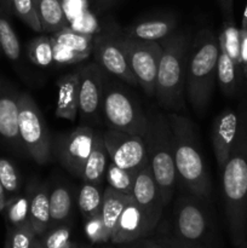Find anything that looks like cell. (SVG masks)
Here are the masks:
<instances>
[{
  "label": "cell",
  "instance_id": "obj_1",
  "mask_svg": "<svg viewBox=\"0 0 247 248\" xmlns=\"http://www.w3.org/2000/svg\"><path fill=\"white\" fill-rule=\"evenodd\" d=\"M222 194L230 236L235 246L245 240L247 227V111L239 116L232 153L220 171Z\"/></svg>",
  "mask_w": 247,
  "mask_h": 248
},
{
  "label": "cell",
  "instance_id": "obj_2",
  "mask_svg": "<svg viewBox=\"0 0 247 248\" xmlns=\"http://www.w3.org/2000/svg\"><path fill=\"white\" fill-rule=\"evenodd\" d=\"M173 140V156L177 181L193 195L208 200L212 182L198 143L194 124L178 113L167 114Z\"/></svg>",
  "mask_w": 247,
  "mask_h": 248
},
{
  "label": "cell",
  "instance_id": "obj_3",
  "mask_svg": "<svg viewBox=\"0 0 247 248\" xmlns=\"http://www.w3.org/2000/svg\"><path fill=\"white\" fill-rule=\"evenodd\" d=\"M219 56L218 36L208 28L199 31L190 44L186 62V96L198 115H202L212 98Z\"/></svg>",
  "mask_w": 247,
  "mask_h": 248
},
{
  "label": "cell",
  "instance_id": "obj_4",
  "mask_svg": "<svg viewBox=\"0 0 247 248\" xmlns=\"http://www.w3.org/2000/svg\"><path fill=\"white\" fill-rule=\"evenodd\" d=\"M162 47L156 75L155 97L162 108L173 113L185 110V75L189 35L185 31H174L160 40Z\"/></svg>",
  "mask_w": 247,
  "mask_h": 248
},
{
  "label": "cell",
  "instance_id": "obj_5",
  "mask_svg": "<svg viewBox=\"0 0 247 248\" xmlns=\"http://www.w3.org/2000/svg\"><path fill=\"white\" fill-rule=\"evenodd\" d=\"M148 162L157 186L164 207L172 201L177 183V171L173 156V140L169 118L155 111L148 115V127L144 135Z\"/></svg>",
  "mask_w": 247,
  "mask_h": 248
},
{
  "label": "cell",
  "instance_id": "obj_6",
  "mask_svg": "<svg viewBox=\"0 0 247 248\" xmlns=\"http://www.w3.org/2000/svg\"><path fill=\"white\" fill-rule=\"evenodd\" d=\"M18 131L26 153L39 165L50 161L52 142L47 124L33 97L21 92L18 98Z\"/></svg>",
  "mask_w": 247,
  "mask_h": 248
},
{
  "label": "cell",
  "instance_id": "obj_7",
  "mask_svg": "<svg viewBox=\"0 0 247 248\" xmlns=\"http://www.w3.org/2000/svg\"><path fill=\"white\" fill-rule=\"evenodd\" d=\"M102 113L109 128L144 137L148 115L132 97L116 84L104 86Z\"/></svg>",
  "mask_w": 247,
  "mask_h": 248
},
{
  "label": "cell",
  "instance_id": "obj_8",
  "mask_svg": "<svg viewBox=\"0 0 247 248\" xmlns=\"http://www.w3.org/2000/svg\"><path fill=\"white\" fill-rule=\"evenodd\" d=\"M202 200L193 194L183 195L176 201L173 210V236L200 247L211 235V217Z\"/></svg>",
  "mask_w": 247,
  "mask_h": 248
},
{
  "label": "cell",
  "instance_id": "obj_9",
  "mask_svg": "<svg viewBox=\"0 0 247 248\" xmlns=\"http://www.w3.org/2000/svg\"><path fill=\"white\" fill-rule=\"evenodd\" d=\"M128 65L138 80V84L148 96H155L156 75L162 47L157 41L118 36Z\"/></svg>",
  "mask_w": 247,
  "mask_h": 248
},
{
  "label": "cell",
  "instance_id": "obj_10",
  "mask_svg": "<svg viewBox=\"0 0 247 248\" xmlns=\"http://www.w3.org/2000/svg\"><path fill=\"white\" fill-rule=\"evenodd\" d=\"M111 162L124 170L137 173L147 166V147L142 136L109 128L102 133Z\"/></svg>",
  "mask_w": 247,
  "mask_h": 248
},
{
  "label": "cell",
  "instance_id": "obj_11",
  "mask_svg": "<svg viewBox=\"0 0 247 248\" xmlns=\"http://www.w3.org/2000/svg\"><path fill=\"white\" fill-rule=\"evenodd\" d=\"M94 131L89 126H79L68 135L60 136L53 148L58 161L69 173L82 178L85 164L93 145Z\"/></svg>",
  "mask_w": 247,
  "mask_h": 248
},
{
  "label": "cell",
  "instance_id": "obj_12",
  "mask_svg": "<svg viewBox=\"0 0 247 248\" xmlns=\"http://www.w3.org/2000/svg\"><path fill=\"white\" fill-rule=\"evenodd\" d=\"M98 63H89L77 70L79 74V114L81 120H93L102 110L106 75Z\"/></svg>",
  "mask_w": 247,
  "mask_h": 248
},
{
  "label": "cell",
  "instance_id": "obj_13",
  "mask_svg": "<svg viewBox=\"0 0 247 248\" xmlns=\"http://www.w3.org/2000/svg\"><path fill=\"white\" fill-rule=\"evenodd\" d=\"M159 222V219L145 212L132 199L119 218L110 236V242L114 245H127L145 239L154 232Z\"/></svg>",
  "mask_w": 247,
  "mask_h": 248
},
{
  "label": "cell",
  "instance_id": "obj_14",
  "mask_svg": "<svg viewBox=\"0 0 247 248\" xmlns=\"http://www.w3.org/2000/svg\"><path fill=\"white\" fill-rule=\"evenodd\" d=\"M19 93L16 87L0 77V140L10 149L24 154L26 149L18 131Z\"/></svg>",
  "mask_w": 247,
  "mask_h": 248
},
{
  "label": "cell",
  "instance_id": "obj_15",
  "mask_svg": "<svg viewBox=\"0 0 247 248\" xmlns=\"http://www.w3.org/2000/svg\"><path fill=\"white\" fill-rule=\"evenodd\" d=\"M94 57L97 63L116 78L128 85H139L136 75L131 70L127 60L125 57L123 48L119 44L118 36H111L108 34H101L93 39Z\"/></svg>",
  "mask_w": 247,
  "mask_h": 248
},
{
  "label": "cell",
  "instance_id": "obj_16",
  "mask_svg": "<svg viewBox=\"0 0 247 248\" xmlns=\"http://www.w3.org/2000/svg\"><path fill=\"white\" fill-rule=\"evenodd\" d=\"M239 130V115L232 109H225L213 121L212 145L219 171L224 167L232 153Z\"/></svg>",
  "mask_w": 247,
  "mask_h": 248
},
{
  "label": "cell",
  "instance_id": "obj_17",
  "mask_svg": "<svg viewBox=\"0 0 247 248\" xmlns=\"http://www.w3.org/2000/svg\"><path fill=\"white\" fill-rule=\"evenodd\" d=\"M132 198L135 202L152 217L161 219L164 205L161 202L157 186L153 176L152 167L148 164L137 172L133 184Z\"/></svg>",
  "mask_w": 247,
  "mask_h": 248
},
{
  "label": "cell",
  "instance_id": "obj_18",
  "mask_svg": "<svg viewBox=\"0 0 247 248\" xmlns=\"http://www.w3.org/2000/svg\"><path fill=\"white\" fill-rule=\"evenodd\" d=\"M177 29V19L171 15L154 16L142 18L128 26L125 29L124 36L138 40L157 41L162 40Z\"/></svg>",
  "mask_w": 247,
  "mask_h": 248
},
{
  "label": "cell",
  "instance_id": "obj_19",
  "mask_svg": "<svg viewBox=\"0 0 247 248\" xmlns=\"http://www.w3.org/2000/svg\"><path fill=\"white\" fill-rule=\"evenodd\" d=\"M79 74L69 73L57 81V102L55 114L57 118L75 121L79 114Z\"/></svg>",
  "mask_w": 247,
  "mask_h": 248
},
{
  "label": "cell",
  "instance_id": "obj_20",
  "mask_svg": "<svg viewBox=\"0 0 247 248\" xmlns=\"http://www.w3.org/2000/svg\"><path fill=\"white\" fill-rule=\"evenodd\" d=\"M29 220L36 236H43L50 229V189L46 184H31Z\"/></svg>",
  "mask_w": 247,
  "mask_h": 248
},
{
  "label": "cell",
  "instance_id": "obj_21",
  "mask_svg": "<svg viewBox=\"0 0 247 248\" xmlns=\"http://www.w3.org/2000/svg\"><path fill=\"white\" fill-rule=\"evenodd\" d=\"M108 152L104 145L103 136L99 132H94L93 145L89 155L84 171H82V181L85 183L98 184L103 182L106 176L107 167H108Z\"/></svg>",
  "mask_w": 247,
  "mask_h": 248
},
{
  "label": "cell",
  "instance_id": "obj_22",
  "mask_svg": "<svg viewBox=\"0 0 247 248\" xmlns=\"http://www.w3.org/2000/svg\"><path fill=\"white\" fill-rule=\"evenodd\" d=\"M43 31L53 34L69 27L61 0H34Z\"/></svg>",
  "mask_w": 247,
  "mask_h": 248
},
{
  "label": "cell",
  "instance_id": "obj_23",
  "mask_svg": "<svg viewBox=\"0 0 247 248\" xmlns=\"http://www.w3.org/2000/svg\"><path fill=\"white\" fill-rule=\"evenodd\" d=\"M132 199V195H126V194L120 193V191L114 190L110 186H107L104 189L103 201H102L99 213H101L104 228H106L107 234L109 235V237L113 234L114 228H115L124 208L127 206V203Z\"/></svg>",
  "mask_w": 247,
  "mask_h": 248
},
{
  "label": "cell",
  "instance_id": "obj_24",
  "mask_svg": "<svg viewBox=\"0 0 247 248\" xmlns=\"http://www.w3.org/2000/svg\"><path fill=\"white\" fill-rule=\"evenodd\" d=\"M73 211V194L68 186L58 184L50 190V228L65 224Z\"/></svg>",
  "mask_w": 247,
  "mask_h": 248
},
{
  "label": "cell",
  "instance_id": "obj_25",
  "mask_svg": "<svg viewBox=\"0 0 247 248\" xmlns=\"http://www.w3.org/2000/svg\"><path fill=\"white\" fill-rule=\"evenodd\" d=\"M5 220L7 228L21 227V225L31 223L29 220V194H16L9 196L6 200V205L4 208Z\"/></svg>",
  "mask_w": 247,
  "mask_h": 248
},
{
  "label": "cell",
  "instance_id": "obj_26",
  "mask_svg": "<svg viewBox=\"0 0 247 248\" xmlns=\"http://www.w3.org/2000/svg\"><path fill=\"white\" fill-rule=\"evenodd\" d=\"M239 65L230 58L224 48L219 47L217 62V80L220 89L227 96H232L237 89Z\"/></svg>",
  "mask_w": 247,
  "mask_h": 248
},
{
  "label": "cell",
  "instance_id": "obj_27",
  "mask_svg": "<svg viewBox=\"0 0 247 248\" xmlns=\"http://www.w3.org/2000/svg\"><path fill=\"white\" fill-rule=\"evenodd\" d=\"M51 39L56 43L61 44V45H64L67 47L72 48V50L86 53V55H91L92 50H93V38H92V35L75 31L70 26L62 29V31L53 33L51 35Z\"/></svg>",
  "mask_w": 247,
  "mask_h": 248
},
{
  "label": "cell",
  "instance_id": "obj_28",
  "mask_svg": "<svg viewBox=\"0 0 247 248\" xmlns=\"http://www.w3.org/2000/svg\"><path fill=\"white\" fill-rule=\"evenodd\" d=\"M0 50L11 62L21 58V44L16 31L12 28L6 12L0 6Z\"/></svg>",
  "mask_w": 247,
  "mask_h": 248
},
{
  "label": "cell",
  "instance_id": "obj_29",
  "mask_svg": "<svg viewBox=\"0 0 247 248\" xmlns=\"http://www.w3.org/2000/svg\"><path fill=\"white\" fill-rule=\"evenodd\" d=\"M103 193L104 190H102L98 184L84 182L77 195V207L84 219L99 213L103 201Z\"/></svg>",
  "mask_w": 247,
  "mask_h": 248
},
{
  "label": "cell",
  "instance_id": "obj_30",
  "mask_svg": "<svg viewBox=\"0 0 247 248\" xmlns=\"http://www.w3.org/2000/svg\"><path fill=\"white\" fill-rule=\"evenodd\" d=\"M218 44H219V47L224 48L225 52L239 67L242 65L240 29H237V27L235 26L234 19L223 22V27L218 35Z\"/></svg>",
  "mask_w": 247,
  "mask_h": 248
},
{
  "label": "cell",
  "instance_id": "obj_31",
  "mask_svg": "<svg viewBox=\"0 0 247 248\" xmlns=\"http://www.w3.org/2000/svg\"><path fill=\"white\" fill-rule=\"evenodd\" d=\"M27 56L34 65L50 67L53 63V48L51 36L40 35L34 38L27 46Z\"/></svg>",
  "mask_w": 247,
  "mask_h": 248
},
{
  "label": "cell",
  "instance_id": "obj_32",
  "mask_svg": "<svg viewBox=\"0 0 247 248\" xmlns=\"http://www.w3.org/2000/svg\"><path fill=\"white\" fill-rule=\"evenodd\" d=\"M136 174L137 173L121 169V167L116 166L114 162H110L107 167L104 178L108 183V186L113 188L114 190L120 191L126 195H132Z\"/></svg>",
  "mask_w": 247,
  "mask_h": 248
},
{
  "label": "cell",
  "instance_id": "obj_33",
  "mask_svg": "<svg viewBox=\"0 0 247 248\" xmlns=\"http://www.w3.org/2000/svg\"><path fill=\"white\" fill-rule=\"evenodd\" d=\"M0 183H1L6 195L9 196L16 195L21 190V173L14 165V162L1 156H0Z\"/></svg>",
  "mask_w": 247,
  "mask_h": 248
},
{
  "label": "cell",
  "instance_id": "obj_34",
  "mask_svg": "<svg viewBox=\"0 0 247 248\" xmlns=\"http://www.w3.org/2000/svg\"><path fill=\"white\" fill-rule=\"evenodd\" d=\"M36 237L31 223L21 227L7 228L4 248H31Z\"/></svg>",
  "mask_w": 247,
  "mask_h": 248
},
{
  "label": "cell",
  "instance_id": "obj_35",
  "mask_svg": "<svg viewBox=\"0 0 247 248\" xmlns=\"http://www.w3.org/2000/svg\"><path fill=\"white\" fill-rule=\"evenodd\" d=\"M11 6L12 14L16 15L29 28L38 33L43 31L34 0H11Z\"/></svg>",
  "mask_w": 247,
  "mask_h": 248
},
{
  "label": "cell",
  "instance_id": "obj_36",
  "mask_svg": "<svg viewBox=\"0 0 247 248\" xmlns=\"http://www.w3.org/2000/svg\"><path fill=\"white\" fill-rule=\"evenodd\" d=\"M44 248H63L73 244L70 242V227L68 224H61L46 232L40 239Z\"/></svg>",
  "mask_w": 247,
  "mask_h": 248
},
{
  "label": "cell",
  "instance_id": "obj_37",
  "mask_svg": "<svg viewBox=\"0 0 247 248\" xmlns=\"http://www.w3.org/2000/svg\"><path fill=\"white\" fill-rule=\"evenodd\" d=\"M84 220L85 234L92 244H106V242L110 241V237L107 234V230L104 228L101 213L91 216Z\"/></svg>",
  "mask_w": 247,
  "mask_h": 248
},
{
  "label": "cell",
  "instance_id": "obj_38",
  "mask_svg": "<svg viewBox=\"0 0 247 248\" xmlns=\"http://www.w3.org/2000/svg\"><path fill=\"white\" fill-rule=\"evenodd\" d=\"M52 41V48H53V63L58 65H73L77 64V63L82 62L86 60L90 55L86 53L77 52V51L72 50V48L67 47L64 45Z\"/></svg>",
  "mask_w": 247,
  "mask_h": 248
},
{
  "label": "cell",
  "instance_id": "obj_39",
  "mask_svg": "<svg viewBox=\"0 0 247 248\" xmlns=\"http://www.w3.org/2000/svg\"><path fill=\"white\" fill-rule=\"evenodd\" d=\"M157 242L161 245L162 248H201L200 246H196V245L182 241V240L174 237L173 235L172 236L160 237V239H157Z\"/></svg>",
  "mask_w": 247,
  "mask_h": 248
},
{
  "label": "cell",
  "instance_id": "obj_40",
  "mask_svg": "<svg viewBox=\"0 0 247 248\" xmlns=\"http://www.w3.org/2000/svg\"><path fill=\"white\" fill-rule=\"evenodd\" d=\"M224 21L234 19V0H218Z\"/></svg>",
  "mask_w": 247,
  "mask_h": 248
},
{
  "label": "cell",
  "instance_id": "obj_41",
  "mask_svg": "<svg viewBox=\"0 0 247 248\" xmlns=\"http://www.w3.org/2000/svg\"><path fill=\"white\" fill-rule=\"evenodd\" d=\"M128 248H162L161 245L157 242V240H149V239H142L138 241L131 242Z\"/></svg>",
  "mask_w": 247,
  "mask_h": 248
},
{
  "label": "cell",
  "instance_id": "obj_42",
  "mask_svg": "<svg viewBox=\"0 0 247 248\" xmlns=\"http://www.w3.org/2000/svg\"><path fill=\"white\" fill-rule=\"evenodd\" d=\"M240 39H241V64L247 63V31L240 29Z\"/></svg>",
  "mask_w": 247,
  "mask_h": 248
},
{
  "label": "cell",
  "instance_id": "obj_43",
  "mask_svg": "<svg viewBox=\"0 0 247 248\" xmlns=\"http://www.w3.org/2000/svg\"><path fill=\"white\" fill-rule=\"evenodd\" d=\"M6 200H7V195L5 193L4 188H2L1 183H0V213L4 212L5 205H6Z\"/></svg>",
  "mask_w": 247,
  "mask_h": 248
},
{
  "label": "cell",
  "instance_id": "obj_44",
  "mask_svg": "<svg viewBox=\"0 0 247 248\" xmlns=\"http://www.w3.org/2000/svg\"><path fill=\"white\" fill-rule=\"evenodd\" d=\"M0 6L2 7L6 14L12 15V6H11V0H0Z\"/></svg>",
  "mask_w": 247,
  "mask_h": 248
},
{
  "label": "cell",
  "instance_id": "obj_45",
  "mask_svg": "<svg viewBox=\"0 0 247 248\" xmlns=\"http://www.w3.org/2000/svg\"><path fill=\"white\" fill-rule=\"evenodd\" d=\"M242 31H247V5H246V9L244 11V16H242V21H241V28Z\"/></svg>",
  "mask_w": 247,
  "mask_h": 248
},
{
  "label": "cell",
  "instance_id": "obj_46",
  "mask_svg": "<svg viewBox=\"0 0 247 248\" xmlns=\"http://www.w3.org/2000/svg\"><path fill=\"white\" fill-rule=\"evenodd\" d=\"M31 248H44V247H43V245H41L40 239H38V237H36V239L34 240L33 245H31Z\"/></svg>",
  "mask_w": 247,
  "mask_h": 248
},
{
  "label": "cell",
  "instance_id": "obj_47",
  "mask_svg": "<svg viewBox=\"0 0 247 248\" xmlns=\"http://www.w3.org/2000/svg\"><path fill=\"white\" fill-rule=\"evenodd\" d=\"M236 248H247V240H244L239 246H236Z\"/></svg>",
  "mask_w": 247,
  "mask_h": 248
},
{
  "label": "cell",
  "instance_id": "obj_48",
  "mask_svg": "<svg viewBox=\"0 0 247 248\" xmlns=\"http://www.w3.org/2000/svg\"><path fill=\"white\" fill-rule=\"evenodd\" d=\"M244 72H245V75L247 77V63H245L244 64Z\"/></svg>",
  "mask_w": 247,
  "mask_h": 248
},
{
  "label": "cell",
  "instance_id": "obj_49",
  "mask_svg": "<svg viewBox=\"0 0 247 248\" xmlns=\"http://www.w3.org/2000/svg\"><path fill=\"white\" fill-rule=\"evenodd\" d=\"M70 248H81V246H79V245H77V244H73Z\"/></svg>",
  "mask_w": 247,
  "mask_h": 248
},
{
  "label": "cell",
  "instance_id": "obj_50",
  "mask_svg": "<svg viewBox=\"0 0 247 248\" xmlns=\"http://www.w3.org/2000/svg\"><path fill=\"white\" fill-rule=\"evenodd\" d=\"M73 245V244H72ZM72 245H70V246H68V247H63V248H70V247H72Z\"/></svg>",
  "mask_w": 247,
  "mask_h": 248
},
{
  "label": "cell",
  "instance_id": "obj_51",
  "mask_svg": "<svg viewBox=\"0 0 247 248\" xmlns=\"http://www.w3.org/2000/svg\"><path fill=\"white\" fill-rule=\"evenodd\" d=\"M81 248H89V247H84V246H81Z\"/></svg>",
  "mask_w": 247,
  "mask_h": 248
},
{
  "label": "cell",
  "instance_id": "obj_52",
  "mask_svg": "<svg viewBox=\"0 0 247 248\" xmlns=\"http://www.w3.org/2000/svg\"><path fill=\"white\" fill-rule=\"evenodd\" d=\"M107 248H111V247H107Z\"/></svg>",
  "mask_w": 247,
  "mask_h": 248
},
{
  "label": "cell",
  "instance_id": "obj_53",
  "mask_svg": "<svg viewBox=\"0 0 247 248\" xmlns=\"http://www.w3.org/2000/svg\"><path fill=\"white\" fill-rule=\"evenodd\" d=\"M0 51H1V50H0Z\"/></svg>",
  "mask_w": 247,
  "mask_h": 248
}]
</instances>
